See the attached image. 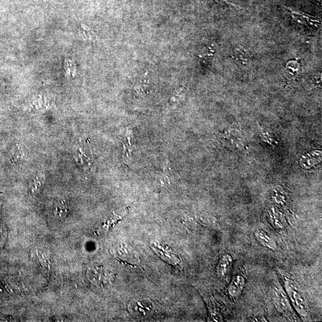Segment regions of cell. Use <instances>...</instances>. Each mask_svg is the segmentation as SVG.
<instances>
[{"label": "cell", "mask_w": 322, "mask_h": 322, "mask_svg": "<svg viewBox=\"0 0 322 322\" xmlns=\"http://www.w3.org/2000/svg\"><path fill=\"white\" fill-rule=\"evenodd\" d=\"M284 284L288 298L296 312L306 319L309 316V307L301 288L295 281L287 278L285 279Z\"/></svg>", "instance_id": "obj_1"}, {"label": "cell", "mask_w": 322, "mask_h": 322, "mask_svg": "<svg viewBox=\"0 0 322 322\" xmlns=\"http://www.w3.org/2000/svg\"><path fill=\"white\" fill-rule=\"evenodd\" d=\"M273 300L276 309L290 321L295 320L296 316L292 310L290 299L282 288L275 287L273 291Z\"/></svg>", "instance_id": "obj_2"}, {"label": "cell", "mask_w": 322, "mask_h": 322, "mask_svg": "<svg viewBox=\"0 0 322 322\" xmlns=\"http://www.w3.org/2000/svg\"><path fill=\"white\" fill-rule=\"evenodd\" d=\"M233 57L236 63L242 70L249 72L255 66L256 60L253 53L241 44L233 46Z\"/></svg>", "instance_id": "obj_3"}, {"label": "cell", "mask_w": 322, "mask_h": 322, "mask_svg": "<svg viewBox=\"0 0 322 322\" xmlns=\"http://www.w3.org/2000/svg\"><path fill=\"white\" fill-rule=\"evenodd\" d=\"M149 72L143 73L135 82L132 87V93L137 99H140L148 94L150 89V80Z\"/></svg>", "instance_id": "obj_4"}, {"label": "cell", "mask_w": 322, "mask_h": 322, "mask_svg": "<svg viewBox=\"0 0 322 322\" xmlns=\"http://www.w3.org/2000/svg\"><path fill=\"white\" fill-rule=\"evenodd\" d=\"M186 87L181 86L177 87L169 97L167 105H166L165 113H169L177 109L181 103L184 100L186 94Z\"/></svg>", "instance_id": "obj_5"}, {"label": "cell", "mask_w": 322, "mask_h": 322, "mask_svg": "<svg viewBox=\"0 0 322 322\" xmlns=\"http://www.w3.org/2000/svg\"><path fill=\"white\" fill-rule=\"evenodd\" d=\"M288 13L292 17V18L299 24L307 25V26H313L318 27L321 25L320 22L318 20L313 19L312 17L303 13L297 12L289 7H286Z\"/></svg>", "instance_id": "obj_6"}, {"label": "cell", "mask_w": 322, "mask_h": 322, "mask_svg": "<svg viewBox=\"0 0 322 322\" xmlns=\"http://www.w3.org/2000/svg\"><path fill=\"white\" fill-rule=\"evenodd\" d=\"M134 135L131 127H127L126 129L125 140H124V159L127 164H129L130 161L132 151H133V145Z\"/></svg>", "instance_id": "obj_7"}, {"label": "cell", "mask_w": 322, "mask_h": 322, "mask_svg": "<svg viewBox=\"0 0 322 322\" xmlns=\"http://www.w3.org/2000/svg\"><path fill=\"white\" fill-rule=\"evenodd\" d=\"M152 247L161 258L165 259V261L168 262L169 263L176 265L180 262L179 257L171 249L166 247V246L163 247L159 244H154Z\"/></svg>", "instance_id": "obj_8"}, {"label": "cell", "mask_w": 322, "mask_h": 322, "mask_svg": "<svg viewBox=\"0 0 322 322\" xmlns=\"http://www.w3.org/2000/svg\"><path fill=\"white\" fill-rule=\"evenodd\" d=\"M245 286V279L242 275L233 277L228 287V292L231 297H237L241 294Z\"/></svg>", "instance_id": "obj_9"}, {"label": "cell", "mask_w": 322, "mask_h": 322, "mask_svg": "<svg viewBox=\"0 0 322 322\" xmlns=\"http://www.w3.org/2000/svg\"><path fill=\"white\" fill-rule=\"evenodd\" d=\"M254 234H255L257 241L263 245L264 247L273 251H276L277 248H278L276 243L275 239L273 238V237L269 233L263 230L258 229L255 231Z\"/></svg>", "instance_id": "obj_10"}, {"label": "cell", "mask_w": 322, "mask_h": 322, "mask_svg": "<svg viewBox=\"0 0 322 322\" xmlns=\"http://www.w3.org/2000/svg\"><path fill=\"white\" fill-rule=\"evenodd\" d=\"M233 258L229 254H225L220 258L217 267V273L219 277L225 278L230 272L233 264Z\"/></svg>", "instance_id": "obj_11"}, {"label": "cell", "mask_w": 322, "mask_h": 322, "mask_svg": "<svg viewBox=\"0 0 322 322\" xmlns=\"http://www.w3.org/2000/svg\"><path fill=\"white\" fill-rule=\"evenodd\" d=\"M152 306L151 303L147 301H135L129 305V311L134 315L145 316L148 313L151 312Z\"/></svg>", "instance_id": "obj_12"}, {"label": "cell", "mask_w": 322, "mask_h": 322, "mask_svg": "<svg viewBox=\"0 0 322 322\" xmlns=\"http://www.w3.org/2000/svg\"><path fill=\"white\" fill-rule=\"evenodd\" d=\"M217 50V45L216 43H211L203 46L202 49L197 54V56L200 59H205L213 58Z\"/></svg>", "instance_id": "obj_13"}, {"label": "cell", "mask_w": 322, "mask_h": 322, "mask_svg": "<svg viewBox=\"0 0 322 322\" xmlns=\"http://www.w3.org/2000/svg\"><path fill=\"white\" fill-rule=\"evenodd\" d=\"M214 1H216L217 2H219L220 4L227 5V6L236 8V9L239 10L242 9L243 8L242 7L239 6V5L234 4L231 1H228V0H214Z\"/></svg>", "instance_id": "obj_14"}, {"label": "cell", "mask_w": 322, "mask_h": 322, "mask_svg": "<svg viewBox=\"0 0 322 322\" xmlns=\"http://www.w3.org/2000/svg\"></svg>", "instance_id": "obj_15"}]
</instances>
